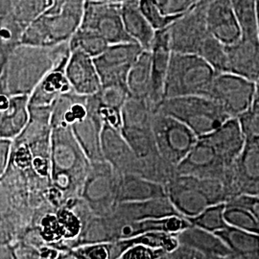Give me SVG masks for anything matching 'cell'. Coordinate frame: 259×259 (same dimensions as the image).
Masks as SVG:
<instances>
[{
  "label": "cell",
  "instance_id": "f546056e",
  "mask_svg": "<svg viewBox=\"0 0 259 259\" xmlns=\"http://www.w3.org/2000/svg\"><path fill=\"white\" fill-rule=\"evenodd\" d=\"M226 206V203L213 204L194 217L186 219L193 226L215 233L228 226V223L225 219Z\"/></svg>",
  "mask_w": 259,
  "mask_h": 259
},
{
  "label": "cell",
  "instance_id": "5b68a950",
  "mask_svg": "<svg viewBox=\"0 0 259 259\" xmlns=\"http://www.w3.org/2000/svg\"><path fill=\"white\" fill-rule=\"evenodd\" d=\"M22 47L14 50L10 57L9 73L1 93L30 95L37 83L55 65L44 53L45 47Z\"/></svg>",
  "mask_w": 259,
  "mask_h": 259
},
{
  "label": "cell",
  "instance_id": "4316f807",
  "mask_svg": "<svg viewBox=\"0 0 259 259\" xmlns=\"http://www.w3.org/2000/svg\"><path fill=\"white\" fill-rule=\"evenodd\" d=\"M232 250V258L259 259V234L228 225L215 232Z\"/></svg>",
  "mask_w": 259,
  "mask_h": 259
},
{
  "label": "cell",
  "instance_id": "603a6c76",
  "mask_svg": "<svg viewBox=\"0 0 259 259\" xmlns=\"http://www.w3.org/2000/svg\"><path fill=\"white\" fill-rule=\"evenodd\" d=\"M180 244L192 247L200 251L204 258L232 259L233 253L227 244L214 232H207L191 225L176 233Z\"/></svg>",
  "mask_w": 259,
  "mask_h": 259
},
{
  "label": "cell",
  "instance_id": "44dd1931",
  "mask_svg": "<svg viewBox=\"0 0 259 259\" xmlns=\"http://www.w3.org/2000/svg\"><path fill=\"white\" fill-rule=\"evenodd\" d=\"M228 72L240 75L250 81L259 80V36H242L227 47Z\"/></svg>",
  "mask_w": 259,
  "mask_h": 259
},
{
  "label": "cell",
  "instance_id": "836d02e7",
  "mask_svg": "<svg viewBox=\"0 0 259 259\" xmlns=\"http://www.w3.org/2000/svg\"><path fill=\"white\" fill-rule=\"evenodd\" d=\"M225 219L228 225L234 228L259 234L258 221L250 211L245 208L227 205L225 210Z\"/></svg>",
  "mask_w": 259,
  "mask_h": 259
},
{
  "label": "cell",
  "instance_id": "d4e9b609",
  "mask_svg": "<svg viewBox=\"0 0 259 259\" xmlns=\"http://www.w3.org/2000/svg\"><path fill=\"white\" fill-rule=\"evenodd\" d=\"M122 18L125 29L132 39L144 50H151L157 31L142 14L139 0H127L122 3Z\"/></svg>",
  "mask_w": 259,
  "mask_h": 259
},
{
  "label": "cell",
  "instance_id": "9c48e42d",
  "mask_svg": "<svg viewBox=\"0 0 259 259\" xmlns=\"http://www.w3.org/2000/svg\"><path fill=\"white\" fill-rule=\"evenodd\" d=\"M83 11L46 13L33 21L20 38V44L37 47L57 46L72 37L80 26Z\"/></svg>",
  "mask_w": 259,
  "mask_h": 259
},
{
  "label": "cell",
  "instance_id": "e575fe53",
  "mask_svg": "<svg viewBox=\"0 0 259 259\" xmlns=\"http://www.w3.org/2000/svg\"><path fill=\"white\" fill-rule=\"evenodd\" d=\"M96 96L100 106L122 110L123 106L129 98L130 93L127 85L106 84L102 85L101 91L96 93Z\"/></svg>",
  "mask_w": 259,
  "mask_h": 259
},
{
  "label": "cell",
  "instance_id": "7402d4cb",
  "mask_svg": "<svg viewBox=\"0 0 259 259\" xmlns=\"http://www.w3.org/2000/svg\"><path fill=\"white\" fill-rule=\"evenodd\" d=\"M162 197H168L165 185L146 177L119 173L117 189L118 204L142 202Z\"/></svg>",
  "mask_w": 259,
  "mask_h": 259
},
{
  "label": "cell",
  "instance_id": "f35d334b",
  "mask_svg": "<svg viewBox=\"0 0 259 259\" xmlns=\"http://www.w3.org/2000/svg\"><path fill=\"white\" fill-rule=\"evenodd\" d=\"M228 206H238L247 209L250 211L259 222V197L252 196V195H239L228 203H226Z\"/></svg>",
  "mask_w": 259,
  "mask_h": 259
},
{
  "label": "cell",
  "instance_id": "d6986e66",
  "mask_svg": "<svg viewBox=\"0 0 259 259\" xmlns=\"http://www.w3.org/2000/svg\"><path fill=\"white\" fill-rule=\"evenodd\" d=\"M150 51L152 54V84L149 101L156 111L157 106L163 100L164 84L173 53L169 27L156 32Z\"/></svg>",
  "mask_w": 259,
  "mask_h": 259
},
{
  "label": "cell",
  "instance_id": "ab89813d",
  "mask_svg": "<svg viewBox=\"0 0 259 259\" xmlns=\"http://www.w3.org/2000/svg\"><path fill=\"white\" fill-rule=\"evenodd\" d=\"M58 219L63 227L65 237L75 236L80 230V222L74 214L68 210L61 211L58 215Z\"/></svg>",
  "mask_w": 259,
  "mask_h": 259
},
{
  "label": "cell",
  "instance_id": "277c9868",
  "mask_svg": "<svg viewBox=\"0 0 259 259\" xmlns=\"http://www.w3.org/2000/svg\"><path fill=\"white\" fill-rule=\"evenodd\" d=\"M156 111L184 122L199 138L212 133L231 118L217 103L206 96L166 98Z\"/></svg>",
  "mask_w": 259,
  "mask_h": 259
},
{
  "label": "cell",
  "instance_id": "ee69618b",
  "mask_svg": "<svg viewBox=\"0 0 259 259\" xmlns=\"http://www.w3.org/2000/svg\"><path fill=\"white\" fill-rule=\"evenodd\" d=\"M256 17H257V28L259 35V0H256Z\"/></svg>",
  "mask_w": 259,
  "mask_h": 259
},
{
  "label": "cell",
  "instance_id": "6da1fadb",
  "mask_svg": "<svg viewBox=\"0 0 259 259\" xmlns=\"http://www.w3.org/2000/svg\"><path fill=\"white\" fill-rule=\"evenodd\" d=\"M50 180L64 194L82 193L92 162L84 154L70 125L60 116L51 115Z\"/></svg>",
  "mask_w": 259,
  "mask_h": 259
},
{
  "label": "cell",
  "instance_id": "2e32d148",
  "mask_svg": "<svg viewBox=\"0 0 259 259\" xmlns=\"http://www.w3.org/2000/svg\"><path fill=\"white\" fill-rule=\"evenodd\" d=\"M205 17L209 33L229 47L242 37L239 20L232 6V0H204Z\"/></svg>",
  "mask_w": 259,
  "mask_h": 259
},
{
  "label": "cell",
  "instance_id": "5bb4252c",
  "mask_svg": "<svg viewBox=\"0 0 259 259\" xmlns=\"http://www.w3.org/2000/svg\"><path fill=\"white\" fill-rule=\"evenodd\" d=\"M232 198L239 195L259 197V145L246 144L224 182Z\"/></svg>",
  "mask_w": 259,
  "mask_h": 259
},
{
  "label": "cell",
  "instance_id": "ac0fdd59",
  "mask_svg": "<svg viewBox=\"0 0 259 259\" xmlns=\"http://www.w3.org/2000/svg\"><path fill=\"white\" fill-rule=\"evenodd\" d=\"M69 54L70 50L37 83L30 94L29 108L53 109L61 96L73 92L65 75V66Z\"/></svg>",
  "mask_w": 259,
  "mask_h": 259
},
{
  "label": "cell",
  "instance_id": "8d00e7d4",
  "mask_svg": "<svg viewBox=\"0 0 259 259\" xmlns=\"http://www.w3.org/2000/svg\"><path fill=\"white\" fill-rule=\"evenodd\" d=\"M73 258L108 259L111 258L110 242H96L82 244L72 250Z\"/></svg>",
  "mask_w": 259,
  "mask_h": 259
},
{
  "label": "cell",
  "instance_id": "1f68e13d",
  "mask_svg": "<svg viewBox=\"0 0 259 259\" xmlns=\"http://www.w3.org/2000/svg\"><path fill=\"white\" fill-rule=\"evenodd\" d=\"M109 46L108 41L97 34L78 28L70 39L69 50L81 49L87 54L95 58L102 54Z\"/></svg>",
  "mask_w": 259,
  "mask_h": 259
},
{
  "label": "cell",
  "instance_id": "52a82bcc",
  "mask_svg": "<svg viewBox=\"0 0 259 259\" xmlns=\"http://www.w3.org/2000/svg\"><path fill=\"white\" fill-rule=\"evenodd\" d=\"M118 179L119 173L108 161L92 162L81 198L94 216L105 217L114 212L118 205Z\"/></svg>",
  "mask_w": 259,
  "mask_h": 259
},
{
  "label": "cell",
  "instance_id": "484cf974",
  "mask_svg": "<svg viewBox=\"0 0 259 259\" xmlns=\"http://www.w3.org/2000/svg\"><path fill=\"white\" fill-rule=\"evenodd\" d=\"M205 136L221 151L223 156L232 165L240 156L246 145L237 118L228 119L218 129Z\"/></svg>",
  "mask_w": 259,
  "mask_h": 259
},
{
  "label": "cell",
  "instance_id": "74e56055",
  "mask_svg": "<svg viewBox=\"0 0 259 259\" xmlns=\"http://www.w3.org/2000/svg\"><path fill=\"white\" fill-rule=\"evenodd\" d=\"M166 251L162 249H155L146 245L137 244L125 250L120 259L166 258Z\"/></svg>",
  "mask_w": 259,
  "mask_h": 259
},
{
  "label": "cell",
  "instance_id": "3957f363",
  "mask_svg": "<svg viewBox=\"0 0 259 259\" xmlns=\"http://www.w3.org/2000/svg\"><path fill=\"white\" fill-rule=\"evenodd\" d=\"M217 72L201 56L173 52L164 84L163 99L209 96Z\"/></svg>",
  "mask_w": 259,
  "mask_h": 259
},
{
  "label": "cell",
  "instance_id": "e0dca14e",
  "mask_svg": "<svg viewBox=\"0 0 259 259\" xmlns=\"http://www.w3.org/2000/svg\"><path fill=\"white\" fill-rule=\"evenodd\" d=\"M65 75L73 93L94 95L102 89V82L94 63V58L81 49H72L68 57Z\"/></svg>",
  "mask_w": 259,
  "mask_h": 259
},
{
  "label": "cell",
  "instance_id": "d590c367",
  "mask_svg": "<svg viewBox=\"0 0 259 259\" xmlns=\"http://www.w3.org/2000/svg\"><path fill=\"white\" fill-rule=\"evenodd\" d=\"M240 124L246 144H256L259 142V110L251 107L250 110L237 117Z\"/></svg>",
  "mask_w": 259,
  "mask_h": 259
},
{
  "label": "cell",
  "instance_id": "ba28073f",
  "mask_svg": "<svg viewBox=\"0 0 259 259\" xmlns=\"http://www.w3.org/2000/svg\"><path fill=\"white\" fill-rule=\"evenodd\" d=\"M79 28L97 34L110 46L134 41L123 23L122 3L111 0L85 1Z\"/></svg>",
  "mask_w": 259,
  "mask_h": 259
},
{
  "label": "cell",
  "instance_id": "7c38bea8",
  "mask_svg": "<svg viewBox=\"0 0 259 259\" xmlns=\"http://www.w3.org/2000/svg\"><path fill=\"white\" fill-rule=\"evenodd\" d=\"M205 1L197 3L169 26L173 52L198 55L205 38L210 35L205 17Z\"/></svg>",
  "mask_w": 259,
  "mask_h": 259
},
{
  "label": "cell",
  "instance_id": "ffe728a7",
  "mask_svg": "<svg viewBox=\"0 0 259 259\" xmlns=\"http://www.w3.org/2000/svg\"><path fill=\"white\" fill-rule=\"evenodd\" d=\"M28 94L0 95V139L15 140L30 121Z\"/></svg>",
  "mask_w": 259,
  "mask_h": 259
},
{
  "label": "cell",
  "instance_id": "7a4b0ae2",
  "mask_svg": "<svg viewBox=\"0 0 259 259\" xmlns=\"http://www.w3.org/2000/svg\"><path fill=\"white\" fill-rule=\"evenodd\" d=\"M165 186L170 201L185 218L194 217L210 205L231 200L227 186L220 180L177 174Z\"/></svg>",
  "mask_w": 259,
  "mask_h": 259
},
{
  "label": "cell",
  "instance_id": "4dcf8cb0",
  "mask_svg": "<svg viewBox=\"0 0 259 259\" xmlns=\"http://www.w3.org/2000/svg\"><path fill=\"white\" fill-rule=\"evenodd\" d=\"M239 20L242 36H259L256 17V0H232Z\"/></svg>",
  "mask_w": 259,
  "mask_h": 259
},
{
  "label": "cell",
  "instance_id": "60d3db41",
  "mask_svg": "<svg viewBox=\"0 0 259 259\" xmlns=\"http://www.w3.org/2000/svg\"><path fill=\"white\" fill-rule=\"evenodd\" d=\"M13 141V139H0V178L4 176L9 167Z\"/></svg>",
  "mask_w": 259,
  "mask_h": 259
},
{
  "label": "cell",
  "instance_id": "4fadbf2b",
  "mask_svg": "<svg viewBox=\"0 0 259 259\" xmlns=\"http://www.w3.org/2000/svg\"><path fill=\"white\" fill-rule=\"evenodd\" d=\"M143 50L137 42H122L109 46L102 54L95 57L94 63L102 85H127L130 69Z\"/></svg>",
  "mask_w": 259,
  "mask_h": 259
},
{
  "label": "cell",
  "instance_id": "d6a6232c",
  "mask_svg": "<svg viewBox=\"0 0 259 259\" xmlns=\"http://www.w3.org/2000/svg\"><path fill=\"white\" fill-rule=\"evenodd\" d=\"M139 5L142 14L156 31L171 26L185 14L166 15L154 0H139Z\"/></svg>",
  "mask_w": 259,
  "mask_h": 259
},
{
  "label": "cell",
  "instance_id": "8992f818",
  "mask_svg": "<svg viewBox=\"0 0 259 259\" xmlns=\"http://www.w3.org/2000/svg\"><path fill=\"white\" fill-rule=\"evenodd\" d=\"M152 128L160 156L175 168L190 153L199 139L184 122L158 111L154 112Z\"/></svg>",
  "mask_w": 259,
  "mask_h": 259
},
{
  "label": "cell",
  "instance_id": "f1b7e54d",
  "mask_svg": "<svg viewBox=\"0 0 259 259\" xmlns=\"http://www.w3.org/2000/svg\"><path fill=\"white\" fill-rule=\"evenodd\" d=\"M198 55L211 65L217 73L228 72L227 46L211 34L205 38Z\"/></svg>",
  "mask_w": 259,
  "mask_h": 259
},
{
  "label": "cell",
  "instance_id": "f6af8a7d",
  "mask_svg": "<svg viewBox=\"0 0 259 259\" xmlns=\"http://www.w3.org/2000/svg\"><path fill=\"white\" fill-rule=\"evenodd\" d=\"M257 83H259V80H258V81H257Z\"/></svg>",
  "mask_w": 259,
  "mask_h": 259
},
{
  "label": "cell",
  "instance_id": "cb8c5ba5",
  "mask_svg": "<svg viewBox=\"0 0 259 259\" xmlns=\"http://www.w3.org/2000/svg\"><path fill=\"white\" fill-rule=\"evenodd\" d=\"M121 219L139 221L145 219L163 218L173 215H180L169 197H162L142 202L120 203L112 213Z\"/></svg>",
  "mask_w": 259,
  "mask_h": 259
},
{
  "label": "cell",
  "instance_id": "7bdbcfd3",
  "mask_svg": "<svg viewBox=\"0 0 259 259\" xmlns=\"http://www.w3.org/2000/svg\"><path fill=\"white\" fill-rule=\"evenodd\" d=\"M252 107H254V108L259 110V83H257V89H256V93H255V97H254V100H253Z\"/></svg>",
  "mask_w": 259,
  "mask_h": 259
},
{
  "label": "cell",
  "instance_id": "bcb514c9",
  "mask_svg": "<svg viewBox=\"0 0 259 259\" xmlns=\"http://www.w3.org/2000/svg\"><path fill=\"white\" fill-rule=\"evenodd\" d=\"M258 145H259V142H258Z\"/></svg>",
  "mask_w": 259,
  "mask_h": 259
},
{
  "label": "cell",
  "instance_id": "b9f144b4",
  "mask_svg": "<svg viewBox=\"0 0 259 259\" xmlns=\"http://www.w3.org/2000/svg\"><path fill=\"white\" fill-rule=\"evenodd\" d=\"M166 258H204V255L192 247L180 244L176 250L169 252Z\"/></svg>",
  "mask_w": 259,
  "mask_h": 259
},
{
  "label": "cell",
  "instance_id": "9a60e30c",
  "mask_svg": "<svg viewBox=\"0 0 259 259\" xmlns=\"http://www.w3.org/2000/svg\"><path fill=\"white\" fill-rule=\"evenodd\" d=\"M103 157L120 174H136L146 177L144 165L121 132L104 124L101 136ZM147 178V177H146Z\"/></svg>",
  "mask_w": 259,
  "mask_h": 259
},
{
  "label": "cell",
  "instance_id": "8fae6325",
  "mask_svg": "<svg viewBox=\"0 0 259 259\" xmlns=\"http://www.w3.org/2000/svg\"><path fill=\"white\" fill-rule=\"evenodd\" d=\"M232 165L206 136L198 139L196 145L177 166V174L207 178L225 182Z\"/></svg>",
  "mask_w": 259,
  "mask_h": 259
},
{
  "label": "cell",
  "instance_id": "83f0119b",
  "mask_svg": "<svg viewBox=\"0 0 259 259\" xmlns=\"http://www.w3.org/2000/svg\"><path fill=\"white\" fill-rule=\"evenodd\" d=\"M152 84V54L143 50L130 69L127 88L130 96L149 101ZM150 102V101H149Z\"/></svg>",
  "mask_w": 259,
  "mask_h": 259
},
{
  "label": "cell",
  "instance_id": "30bf717a",
  "mask_svg": "<svg viewBox=\"0 0 259 259\" xmlns=\"http://www.w3.org/2000/svg\"><path fill=\"white\" fill-rule=\"evenodd\" d=\"M256 89V82L232 72H222L216 75L208 97L231 118H237L252 107Z\"/></svg>",
  "mask_w": 259,
  "mask_h": 259
}]
</instances>
